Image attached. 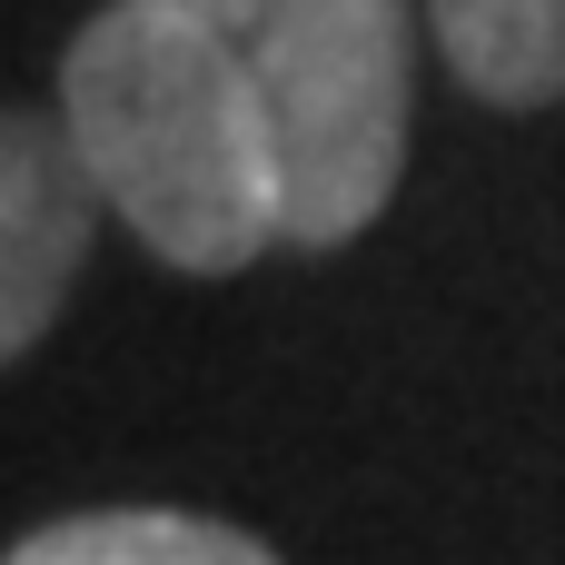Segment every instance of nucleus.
Returning a JSON list of instances; mask_svg holds the SVG:
<instances>
[{"label": "nucleus", "mask_w": 565, "mask_h": 565, "mask_svg": "<svg viewBox=\"0 0 565 565\" xmlns=\"http://www.w3.org/2000/svg\"><path fill=\"white\" fill-rule=\"evenodd\" d=\"M447 70L497 109L565 99V0H427Z\"/></svg>", "instance_id": "nucleus-4"}, {"label": "nucleus", "mask_w": 565, "mask_h": 565, "mask_svg": "<svg viewBox=\"0 0 565 565\" xmlns=\"http://www.w3.org/2000/svg\"><path fill=\"white\" fill-rule=\"evenodd\" d=\"M288 238L338 248L358 238L407 169V99H417V20L407 0H268L248 30Z\"/></svg>", "instance_id": "nucleus-2"}, {"label": "nucleus", "mask_w": 565, "mask_h": 565, "mask_svg": "<svg viewBox=\"0 0 565 565\" xmlns=\"http://www.w3.org/2000/svg\"><path fill=\"white\" fill-rule=\"evenodd\" d=\"M159 10H189V20H209V30H238V40L268 20V0H159Z\"/></svg>", "instance_id": "nucleus-6"}, {"label": "nucleus", "mask_w": 565, "mask_h": 565, "mask_svg": "<svg viewBox=\"0 0 565 565\" xmlns=\"http://www.w3.org/2000/svg\"><path fill=\"white\" fill-rule=\"evenodd\" d=\"M10 565H278V546H258L228 516H189V507H89V516L20 536Z\"/></svg>", "instance_id": "nucleus-5"}, {"label": "nucleus", "mask_w": 565, "mask_h": 565, "mask_svg": "<svg viewBox=\"0 0 565 565\" xmlns=\"http://www.w3.org/2000/svg\"><path fill=\"white\" fill-rule=\"evenodd\" d=\"M60 129L79 139L129 238L189 278H228L288 238L268 89L238 30L159 0H109L60 60Z\"/></svg>", "instance_id": "nucleus-1"}, {"label": "nucleus", "mask_w": 565, "mask_h": 565, "mask_svg": "<svg viewBox=\"0 0 565 565\" xmlns=\"http://www.w3.org/2000/svg\"><path fill=\"white\" fill-rule=\"evenodd\" d=\"M99 209L109 199H99L79 139L40 109H10V129H0V348L10 358H30L40 328L60 318Z\"/></svg>", "instance_id": "nucleus-3"}]
</instances>
